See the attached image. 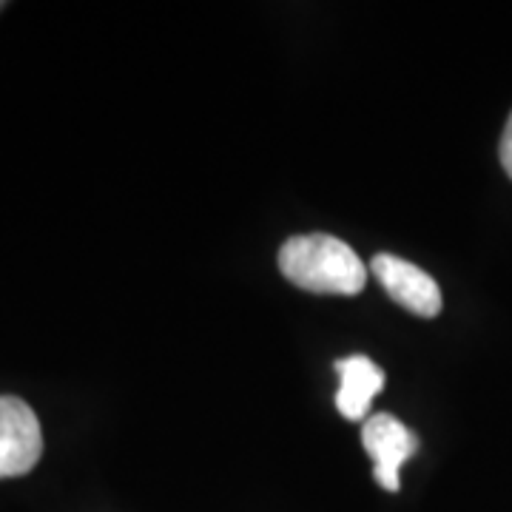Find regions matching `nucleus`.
I'll return each mask as SVG.
<instances>
[{"label": "nucleus", "mask_w": 512, "mask_h": 512, "mask_svg": "<svg viewBox=\"0 0 512 512\" xmlns=\"http://www.w3.org/2000/svg\"><path fill=\"white\" fill-rule=\"evenodd\" d=\"M43 456V433L35 410L18 396H0V478L32 473Z\"/></svg>", "instance_id": "2"}, {"label": "nucleus", "mask_w": 512, "mask_h": 512, "mask_svg": "<svg viewBox=\"0 0 512 512\" xmlns=\"http://www.w3.org/2000/svg\"><path fill=\"white\" fill-rule=\"evenodd\" d=\"M362 444H365L367 456L376 464L373 467L376 481L387 493H399L402 464L410 456H416V450H419L416 436L396 416L376 413V416H367V421L362 424Z\"/></svg>", "instance_id": "3"}, {"label": "nucleus", "mask_w": 512, "mask_h": 512, "mask_svg": "<svg viewBox=\"0 0 512 512\" xmlns=\"http://www.w3.org/2000/svg\"><path fill=\"white\" fill-rule=\"evenodd\" d=\"M370 271L379 279L384 291L390 293V299H396L404 311L433 319L441 313V291L436 279L421 271L419 265L407 262L402 256L379 254L373 256Z\"/></svg>", "instance_id": "4"}, {"label": "nucleus", "mask_w": 512, "mask_h": 512, "mask_svg": "<svg viewBox=\"0 0 512 512\" xmlns=\"http://www.w3.org/2000/svg\"><path fill=\"white\" fill-rule=\"evenodd\" d=\"M279 271L296 288L353 296L365 288L367 268L348 242L330 234L291 237L279 251Z\"/></svg>", "instance_id": "1"}, {"label": "nucleus", "mask_w": 512, "mask_h": 512, "mask_svg": "<svg viewBox=\"0 0 512 512\" xmlns=\"http://www.w3.org/2000/svg\"><path fill=\"white\" fill-rule=\"evenodd\" d=\"M333 367L339 373L336 410L350 421L367 419L373 396L384 387V370L367 356H345Z\"/></svg>", "instance_id": "5"}, {"label": "nucleus", "mask_w": 512, "mask_h": 512, "mask_svg": "<svg viewBox=\"0 0 512 512\" xmlns=\"http://www.w3.org/2000/svg\"><path fill=\"white\" fill-rule=\"evenodd\" d=\"M498 154H501V165H504V171L510 174V180H512V114H510V120H507V128H504V137H501V148H498Z\"/></svg>", "instance_id": "6"}]
</instances>
